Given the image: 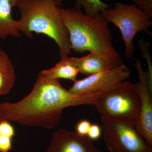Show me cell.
<instances>
[{"label": "cell", "mask_w": 152, "mask_h": 152, "mask_svg": "<svg viewBox=\"0 0 152 152\" xmlns=\"http://www.w3.org/2000/svg\"><path fill=\"white\" fill-rule=\"evenodd\" d=\"M104 92L72 94L60 80L50 79L40 72L31 92L15 103H3L5 119L23 126L51 129L61 122L63 111L68 107L94 105Z\"/></svg>", "instance_id": "cell-1"}, {"label": "cell", "mask_w": 152, "mask_h": 152, "mask_svg": "<svg viewBox=\"0 0 152 152\" xmlns=\"http://www.w3.org/2000/svg\"><path fill=\"white\" fill-rule=\"evenodd\" d=\"M59 10L69 33L72 50L78 53H96L114 66L123 64L113 44L109 23L101 13L90 15L75 7H59Z\"/></svg>", "instance_id": "cell-2"}, {"label": "cell", "mask_w": 152, "mask_h": 152, "mask_svg": "<svg viewBox=\"0 0 152 152\" xmlns=\"http://www.w3.org/2000/svg\"><path fill=\"white\" fill-rule=\"evenodd\" d=\"M17 7L21 34L28 38H32L34 33L45 35L58 45L61 58L69 56L72 50L69 33L53 0H21Z\"/></svg>", "instance_id": "cell-3"}, {"label": "cell", "mask_w": 152, "mask_h": 152, "mask_svg": "<svg viewBox=\"0 0 152 152\" xmlns=\"http://www.w3.org/2000/svg\"><path fill=\"white\" fill-rule=\"evenodd\" d=\"M94 106L101 116L135 126L140 114L141 101L136 84L124 81L104 93Z\"/></svg>", "instance_id": "cell-4"}, {"label": "cell", "mask_w": 152, "mask_h": 152, "mask_svg": "<svg viewBox=\"0 0 152 152\" xmlns=\"http://www.w3.org/2000/svg\"><path fill=\"white\" fill-rule=\"evenodd\" d=\"M109 23L118 28L125 45V56L131 59L134 54V39L139 32L144 31L152 36L149 28L152 26V16L139 9L134 4L116 3L113 8L101 13Z\"/></svg>", "instance_id": "cell-5"}, {"label": "cell", "mask_w": 152, "mask_h": 152, "mask_svg": "<svg viewBox=\"0 0 152 152\" xmlns=\"http://www.w3.org/2000/svg\"><path fill=\"white\" fill-rule=\"evenodd\" d=\"M101 120L104 141L110 152H152L134 125L107 117L101 116Z\"/></svg>", "instance_id": "cell-6"}, {"label": "cell", "mask_w": 152, "mask_h": 152, "mask_svg": "<svg viewBox=\"0 0 152 152\" xmlns=\"http://www.w3.org/2000/svg\"><path fill=\"white\" fill-rule=\"evenodd\" d=\"M131 76V72L124 64L100 71L82 80H77L68 90L74 94L106 92Z\"/></svg>", "instance_id": "cell-7"}, {"label": "cell", "mask_w": 152, "mask_h": 152, "mask_svg": "<svg viewBox=\"0 0 152 152\" xmlns=\"http://www.w3.org/2000/svg\"><path fill=\"white\" fill-rule=\"evenodd\" d=\"M140 81L136 83L141 101V110L138 122L135 126L139 134L148 145L152 148V102L151 92L148 83L147 71L142 68L141 61L135 58Z\"/></svg>", "instance_id": "cell-8"}, {"label": "cell", "mask_w": 152, "mask_h": 152, "mask_svg": "<svg viewBox=\"0 0 152 152\" xmlns=\"http://www.w3.org/2000/svg\"><path fill=\"white\" fill-rule=\"evenodd\" d=\"M47 152H102L87 136L63 128L55 131Z\"/></svg>", "instance_id": "cell-9"}, {"label": "cell", "mask_w": 152, "mask_h": 152, "mask_svg": "<svg viewBox=\"0 0 152 152\" xmlns=\"http://www.w3.org/2000/svg\"><path fill=\"white\" fill-rule=\"evenodd\" d=\"M21 0H0V38L5 39L9 37H20L18 20L12 15L14 7Z\"/></svg>", "instance_id": "cell-10"}, {"label": "cell", "mask_w": 152, "mask_h": 152, "mask_svg": "<svg viewBox=\"0 0 152 152\" xmlns=\"http://www.w3.org/2000/svg\"><path fill=\"white\" fill-rule=\"evenodd\" d=\"M71 61L78 68L79 72L87 76L92 75L112 66L104 58L96 53L90 52L85 56L71 57Z\"/></svg>", "instance_id": "cell-11"}, {"label": "cell", "mask_w": 152, "mask_h": 152, "mask_svg": "<svg viewBox=\"0 0 152 152\" xmlns=\"http://www.w3.org/2000/svg\"><path fill=\"white\" fill-rule=\"evenodd\" d=\"M40 72L50 79H66L75 82L80 72L69 56L61 58V61L53 67Z\"/></svg>", "instance_id": "cell-12"}, {"label": "cell", "mask_w": 152, "mask_h": 152, "mask_svg": "<svg viewBox=\"0 0 152 152\" xmlns=\"http://www.w3.org/2000/svg\"><path fill=\"white\" fill-rule=\"evenodd\" d=\"M15 67L8 55L0 49V95L10 92L15 82Z\"/></svg>", "instance_id": "cell-13"}, {"label": "cell", "mask_w": 152, "mask_h": 152, "mask_svg": "<svg viewBox=\"0 0 152 152\" xmlns=\"http://www.w3.org/2000/svg\"><path fill=\"white\" fill-rule=\"evenodd\" d=\"M75 7L84 9L85 14L90 15H95L110 7V5L102 0H74Z\"/></svg>", "instance_id": "cell-14"}, {"label": "cell", "mask_w": 152, "mask_h": 152, "mask_svg": "<svg viewBox=\"0 0 152 152\" xmlns=\"http://www.w3.org/2000/svg\"><path fill=\"white\" fill-rule=\"evenodd\" d=\"M139 48L142 52V56L146 61L148 65V83L150 91L152 92V64L151 57L150 54L149 48L150 44L144 39L140 40L138 41Z\"/></svg>", "instance_id": "cell-15"}, {"label": "cell", "mask_w": 152, "mask_h": 152, "mask_svg": "<svg viewBox=\"0 0 152 152\" xmlns=\"http://www.w3.org/2000/svg\"><path fill=\"white\" fill-rule=\"evenodd\" d=\"M15 135V129L10 121L5 120L0 123V135L13 137Z\"/></svg>", "instance_id": "cell-16"}, {"label": "cell", "mask_w": 152, "mask_h": 152, "mask_svg": "<svg viewBox=\"0 0 152 152\" xmlns=\"http://www.w3.org/2000/svg\"><path fill=\"white\" fill-rule=\"evenodd\" d=\"M140 10L152 16V0H132Z\"/></svg>", "instance_id": "cell-17"}, {"label": "cell", "mask_w": 152, "mask_h": 152, "mask_svg": "<svg viewBox=\"0 0 152 152\" xmlns=\"http://www.w3.org/2000/svg\"><path fill=\"white\" fill-rule=\"evenodd\" d=\"M91 125L90 122L87 120L80 121L76 126V132L80 135L87 136Z\"/></svg>", "instance_id": "cell-18"}, {"label": "cell", "mask_w": 152, "mask_h": 152, "mask_svg": "<svg viewBox=\"0 0 152 152\" xmlns=\"http://www.w3.org/2000/svg\"><path fill=\"white\" fill-rule=\"evenodd\" d=\"M12 140L8 136L0 135V152H8L12 149Z\"/></svg>", "instance_id": "cell-19"}, {"label": "cell", "mask_w": 152, "mask_h": 152, "mask_svg": "<svg viewBox=\"0 0 152 152\" xmlns=\"http://www.w3.org/2000/svg\"><path fill=\"white\" fill-rule=\"evenodd\" d=\"M102 134V129L98 125H91L89 130L87 134V137L91 140H96L99 138Z\"/></svg>", "instance_id": "cell-20"}, {"label": "cell", "mask_w": 152, "mask_h": 152, "mask_svg": "<svg viewBox=\"0 0 152 152\" xmlns=\"http://www.w3.org/2000/svg\"><path fill=\"white\" fill-rule=\"evenodd\" d=\"M5 119L4 111L2 103H0V123Z\"/></svg>", "instance_id": "cell-21"}, {"label": "cell", "mask_w": 152, "mask_h": 152, "mask_svg": "<svg viewBox=\"0 0 152 152\" xmlns=\"http://www.w3.org/2000/svg\"><path fill=\"white\" fill-rule=\"evenodd\" d=\"M58 7H59L62 4L63 0H53Z\"/></svg>", "instance_id": "cell-22"}]
</instances>
